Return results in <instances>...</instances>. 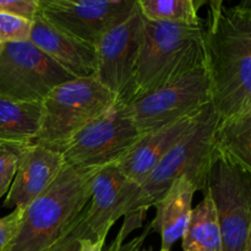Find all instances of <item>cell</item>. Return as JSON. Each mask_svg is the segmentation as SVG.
I'll list each match as a JSON object with an SVG mask.
<instances>
[{"label":"cell","mask_w":251,"mask_h":251,"mask_svg":"<svg viewBox=\"0 0 251 251\" xmlns=\"http://www.w3.org/2000/svg\"><path fill=\"white\" fill-rule=\"evenodd\" d=\"M203 48L218 120L251 114V10L223 6L207 19Z\"/></svg>","instance_id":"1"},{"label":"cell","mask_w":251,"mask_h":251,"mask_svg":"<svg viewBox=\"0 0 251 251\" xmlns=\"http://www.w3.org/2000/svg\"><path fill=\"white\" fill-rule=\"evenodd\" d=\"M205 22L151 21L144 17L141 47L126 90L118 100H137L205 65Z\"/></svg>","instance_id":"2"},{"label":"cell","mask_w":251,"mask_h":251,"mask_svg":"<svg viewBox=\"0 0 251 251\" xmlns=\"http://www.w3.org/2000/svg\"><path fill=\"white\" fill-rule=\"evenodd\" d=\"M98 171L64 164L58 178L25 208L19 229L4 251H46L60 239L87 207Z\"/></svg>","instance_id":"3"},{"label":"cell","mask_w":251,"mask_h":251,"mask_svg":"<svg viewBox=\"0 0 251 251\" xmlns=\"http://www.w3.org/2000/svg\"><path fill=\"white\" fill-rule=\"evenodd\" d=\"M217 124V114L212 104H208L196 126L163 157L140 184L136 208L129 216L144 222L147 211L156 205L179 178H188L198 191H205L208 172L216 156L215 132Z\"/></svg>","instance_id":"4"},{"label":"cell","mask_w":251,"mask_h":251,"mask_svg":"<svg viewBox=\"0 0 251 251\" xmlns=\"http://www.w3.org/2000/svg\"><path fill=\"white\" fill-rule=\"evenodd\" d=\"M115 102L117 96L95 76L60 83L42 100L41 131L34 144L61 152L76 132Z\"/></svg>","instance_id":"5"},{"label":"cell","mask_w":251,"mask_h":251,"mask_svg":"<svg viewBox=\"0 0 251 251\" xmlns=\"http://www.w3.org/2000/svg\"><path fill=\"white\" fill-rule=\"evenodd\" d=\"M126 103L117 102L76 132L64 146L65 164L100 169L118 164L141 139Z\"/></svg>","instance_id":"6"},{"label":"cell","mask_w":251,"mask_h":251,"mask_svg":"<svg viewBox=\"0 0 251 251\" xmlns=\"http://www.w3.org/2000/svg\"><path fill=\"white\" fill-rule=\"evenodd\" d=\"M205 191L215 203L222 251H247L251 237L250 174L216 150Z\"/></svg>","instance_id":"7"},{"label":"cell","mask_w":251,"mask_h":251,"mask_svg":"<svg viewBox=\"0 0 251 251\" xmlns=\"http://www.w3.org/2000/svg\"><path fill=\"white\" fill-rule=\"evenodd\" d=\"M208 104H211V87L206 65L126 103L142 135L201 112Z\"/></svg>","instance_id":"8"},{"label":"cell","mask_w":251,"mask_h":251,"mask_svg":"<svg viewBox=\"0 0 251 251\" xmlns=\"http://www.w3.org/2000/svg\"><path fill=\"white\" fill-rule=\"evenodd\" d=\"M71 74L39 50L31 41L4 43L0 53V95L26 102H42Z\"/></svg>","instance_id":"9"},{"label":"cell","mask_w":251,"mask_h":251,"mask_svg":"<svg viewBox=\"0 0 251 251\" xmlns=\"http://www.w3.org/2000/svg\"><path fill=\"white\" fill-rule=\"evenodd\" d=\"M136 7V0H60L41 5L38 14L56 28L96 47L104 32Z\"/></svg>","instance_id":"10"},{"label":"cell","mask_w":251,"mask_h":251,"mask_svg":"<svg viewBox=\"0 0 251 251\" xmlns=\"http://www.w3.org/2000/svg\"><path fill=\"white\" fill-rule=\"evenodd\" d=\"M144 33V16L139 7L132 14L102 34L96 44L95 77L122 97L132 76Z\"/></svg>","instance_id":"11"},{"label":"cell","mask_w":251,"mask_h":251,"mask_svg":"<svg viewBox=\"0 0 251 251\" xmlns=\"http://www.w3.org/2000/svg\"><path fill=\"white\" fill-rule=\"evenodd\" d=\"M140 185L123 174L118 164L100 168L93 180L91 200L83 212V226L92 239H107L110 228L122 217L132 215Z\"/></svg>","instance_id":"12"},{"label":"cell","mask_w":251,"mask_h":251,"mask_svg":"<svg viewBox=\"0 0 251 251\" xmlns=\"http://www.w3.org/2000/svg\"><path fill=\"white\" fill-rule=\"evenodd\" d=\"M64 164L61 152L37 144L27 146L17 162L4 205L25 210L58 178Z\"/></svg>","instance_id":"13"},{"label":"cell","mask_w":251,"mask_h":251,"mask_svg":"<svg viewBox=\"0 0 251 251\" xmlns=\"http://www.w3.org/2000/svg\"><path fill=\"white\" fill-rule=\"evenodd\" d=\"M205 108L201 112L142 135L141 139L118 163L123 174L140 185L163 157L196 126Z\"/></svg>","instance_id":"14"},{"label":"cell","mask_w":251,"mask_h":251,"mask_svg":"<svg viewBox=\"0 0 251 251\" xmlns=\"http://www.w3.org/2000/svg\"><path fill=\"white\" fill-rule=\"evenodd\" d=\"M29 41L74 77L95 76V47L56 28L39 14L32 21Z\"/></svg>","instance_id":"15"},{"label":"cell","mask_w":251,"mask_h":251,"mask_svg":"<svg viewBox=\"0 0 251 251\" xmlns=\"http://www.w3.org/2000/svg\"><path fill=\"white\" fill-rule=\"evenodd\" d=\"M198 191L193 181L179 178L153 206L156 216L150 227L161 237V250L171 251L183 238L193 212L194 195Z\"/></svg>","instance_id":"16"},{"label":"cell","mask_w":251,"mask_h":251,"mask_svg":"<svg viewBox=\"0 0 251 251\" xmlns=\"http://www.w3.org/2000/svg\"><path fill=\"white\" fill-rule=\"evenodd\" d=\"M42 102H26L0 95V144H34L41 131Z\"/></svg>","instance_id":"17"},{"label":"cell","mask_w":251,"mask_h":251,"mask_svg":"<svg viewBox=\"0 0 251 251\" xmlns=\"http://www.w3.org/2000/svg\"><path fill=\"white\" fill-rule=\"evenodd\" d=\"M181 240L183 251H222L217 212L210 194L206 191L202 200L193 208Z\"/></svg>","instance_id":"18"},{"label":"cell","mask_w":251,"mask_h":251,"mask_svg":"<svg viewBox=\"0 0 251 251\" xmlns=\"http://www.w3.org/2000/svg\"><path fill=\"white\" fill-rule=\"evenodd\" d=\"M216 150L251 176V114L218 120Z\"/></svg>","instance_id":"19"},{"label":"cell","mask_w":251,"mask_h":251,"mask_svg":"<svg viewBox=\"0 0 251 251\" xmlns=\"http://www.w3.org/2000/svg\"><path fill=\"white\" fill-rule=\"evenodd\" d=\"M140 12L151 21L181 22L188 25L201 24L191 0H136Z\"/></svg>","instance_id":"20"},{"label":"cell","mask_w":251,"mask_h":251,"mask_svg":"<svg viewBox=\"0 0 251 251\" xmlns=\"http://www.w3.org/2000/svg\"><path fill=\"white\" fill-rule=\"evenodd\" d=\"M31 28V20L10 14H0V42L2 44L29 41Z\"/></svg>","instance_id":"21"},{"label":"cell","mask_w":251,"mask_h":251,"mask_svg":"<svg viewBox=\"0 0 251 251\" xmlns=\"http://www.w3.org/2000/svg\"><path fill=\"white\" fill-rule=\"evenodd\" d=\"M85 212V211H83ZM83 238L88 237L87 232L83 226V213L77 222L73 226L68 233L63 235L60 239L56 240L51 247H49L46 251H80L81 250V242Z\"/></svg>","instance_id":"22"},{"label":"cell","mask_w":251,"mask_h":251,"mask_svg":"<svg viewBox=\"0 0 251 251\" xmlns=\"http://www.w3.org/2000/svg\"><path fill=\"white\" fill-rule=\"evenodd\" d=\"M39 0H0V14H10L33 21L38 15Z\"/></svg>","instance_id":"23"},{"label":"cell","mask_w":251,"mask_h":251,"mask_svg":"<svg viewBox=\"0 0 251 251\" xmlns=\"http://www.w3.org/2000/svg\"><path fill=\"white\" fill-rule=\"evenodd\" d=\"M22 208H14L10 215L0 218V251H4L7 248V245L11 243L19 229L20 222H21Z\"/></svg>","instance_id":"24"},{"label":"cell","mask_w":251,"mask_h":251,"mask_svg":"<svg viewBox=\"0 0 251 251\" xmlns=\"http://www.w3.org/2000/svg\"><path fill=\"white\" fill-rule=\"evenodd\" d=\"M27 146H29V145H27ZM27 146L0 144V173L9 171V169L16 168L20 156H21V153Z\"/></svg>","instance_id":"25"},{"label":"cell","mask_w":251,"mask_h":251,"mask_svg":"<svg viewBox=\"0 0 251 251\" xmlns=\"http://www.w3.org/2000/svg\"><path fill=\"white\" fill-rule=\"evenodd\" d=\"M193 1V6L195 11L198 12L202 6L207 5L210 7V14H208V19H216L220 15V12L223 9V2L225 0H191Z\"/></svg>","instance_id":"26"},{"label":"cell","mask_w":251,"mask_h":251,"mask_svg":"<svg viewBox=\"0 0 251 251\" xmlns=\"http://www.w3.org/2000/svg\"><path fill=\"white\" fill-rule=\"evenodd\" d=\"M150 232H151V227L149 226V227L145 229V232L141 233L139 237L134 238V239L130 240L129 243H124V244L122 245V248L119 249V251H151V250L142 249L145 244V240H146V238L149 237Z\"/></svg>","instance_id":"27"},{"label":"cell","mask_w":251,"mask_h":251,"mask_svg":"<svg viewBox=\"0 0 251 251\" xmlns=\"http://www.w3.org/2000/svg\"><path fill=\"white\" fill-rule=\"evenodd\" d=\"M105 239H92V238H83L81 242L80 251H103Z\"/></svg>","instance_id":"28"},{"label":"cell","mask_w":251,"mask_h":251,"mask_svg":"<svg viewBox=\"0 0 251 251\" xmlns=\"http://www.w3.org/2000/svg\"><path fill=\"white\" fill-rule=\"evenodd\" d=\"M15 172H16V168L9 169V171L0 173V198L9 191L12 179H14Z\"/></svg>","instance_id":"29"},{"label":"cell","mask_w":251,"mask_h":251,"mask_svg":"<svg viewBox=\"0 0 251 251\" xmlns=\"http://www.w3.org/2000/svg\"><path fill=\"white\" fill-rule=\"evenodd\" d=\"M126 237H127V235L125 234V233L123 232L122 229H120L119 233H118L117 238L113 240L112 244H110L109 247H108L104 251H119L120 248H122V245L125 243V239H126Z\"/></svg>","instance_id":"30"},{"label":"cell","mask_w":251,"mask_h":251,"mask_svg":"<svg viewBox=\"0 0 251 251\" xmlns=\"http://www.w3.org/2000/svg\"><path fill=\"white\" fill-rule=\"evenodd\" d=\"M238 6L242 7V9H249L251 10V0H240Z\"/></svg>","instance_id":"31"},{"label":"cell","mask_w":251,"mask_h":251,"mask_svg":"<svg viewBox=\"0 0 251 251\" xmlns=\"http://www.w3.org/2000/svg\"><path fill=\"white\" fill-rule=\"evenodd\" d=\"M53 1H60V0H39V6L44 4H48V2H53Z\"/></svg>","instance_id":"32"},{"label":"cell","mask_w":251,"mask_h":251,"mask_svg":"<svg viewBox=\"0 0 251 251\" xmlns=\"http://www.w3.org/2000/svg\"><path fill=\"white\" fill-rule=\"evenodd\" d=\"M247 251H251V237H250V240H249V244H248Z\"/></svg>","instance_id":"33"},{"label":"cell","mask_w":251,"mask_h":251,"mask_svg":"<svg viewBox=\"0 0 251 251\" xmlns=\"http://www.w3.org/2000/svg\"><path fill=\"white\" fill-rule=\"evenodd\" d=\"M1 50H2V43L0 42V53H1Z\"/></svg>","instance_id":"34"}]
</instances>
